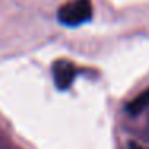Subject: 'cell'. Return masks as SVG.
<instances>
[{
  "label": "cell",
  "instance_id": "obj_4",
  "mask_svg": "<svg viewBox=\"0 0 149 149\" xmlns=\"http://www.w3.org/2000/svg\"><path fill=\"white\" fill-rule=\"evenodd\" d=\"M128 149H149V148H143V146L138 144V143H130V144H128Z\"/></svg>",
  "mask_w": 149,
  "mask_h": 149
},
{
  "label": "cell",
  "instance_id": "obj_2",
  "mask_svg": "<svg viewBox=\"0 0 149 149\" xmlns=\"http://www.w3.org/2000/svg\"><path fill=\"white\" fill-rule=\"evenodd\" d=\"M53 80L58 90L64 91L68 90L72 85L75 75H77V69L72 64L71 61H66V59H59L53 64Z\"/></svg>",
  "mask_w": 149,
  "mask_h": 149
},
{
  "label": "cell",
  "instance_id": "obj_1",
  "mask_svg": "<svg viewBox=\"0 0 149 149\" xmlns=\"http://www.w3.org/2000/svg\"><path fill=\"white\" fill-rule=\"evenodd\" d=\"M93 15V7L90 0H72L64 3L58 10V21L64 26L77 27L88 23Z\"/></svg>",
  "mask_w": 149,
  "mask_h": 149
},
{
  "label": "cell",
  "instance_id": "obj_3",
  "mask_svg": "<svg viewBox=\"0 0 149 149\" xmlns=\"http://www.w3.org/2000/svg\"><path fill=\"white\" fill-rule=\"evenodd\" d=\"M149 107V88L143 93H139L135 100H132L128 104L125 106V111L130 116H138V114L144 112Z\"/></svg>",
  "mask_w": 149,
  "mask_h": 149
}]
</instances>
